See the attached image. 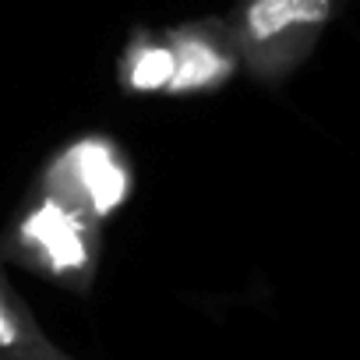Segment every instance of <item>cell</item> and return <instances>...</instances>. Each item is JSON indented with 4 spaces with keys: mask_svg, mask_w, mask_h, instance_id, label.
I'll use <instances>...</instances> for the list:
<instances>
[{
    "mask_svg": "<svg viewBox=\"0 0 360 360\" xmlns=\"http://www.w3.org/2000/svg\"><path fill=\"white\" fill-rule=\"evenodd\" d=\"M339 0H244L230 36L258 78H283L321 39Z\"/></svg>",
    "mask_w": 360,
    "mask_h": 360,
    "instance_id": "6da1fadb",
    "label": "cell"
},
{
    "mask_svg": "<svg viewBox=\"0 0 360 360\" xmlns=\"http://www.w3.org/2000/svg\"><path fill=\"white\" fill-rule=\"evenodd\" d=\"M53 184L60 202H68L71 209L103 219L110 216L131 191V173L127 166L117 159L113 145L103 138H82L75 141L53 166Z\"/></svg>",
    "mask_w": 360,
    "mask_h": 360,
    "instance_id": "7a4b0ae2",
    "label": "cell"
},
{
    "mask_svg": "<svg viewBox=\"0 0 360 360\" xmlns=\"http://www.w3.org/2000/svg\"><path fill=\"white\" fill-rule=\"evenodd\" d=\"M173 46V82L166 92H205L230 82L240 50L230 29H180L169 36Z\"/></svg>",
    "mask_w": 360,
    "mask_h": 360,
    "instance_id": "3957f363",
    "label": "cell"
},
{
    "mask_svg": "<svg viewBox=\"0 0 360 360\" xmlns=\"http://www.w3.org/2000/svg\"><path fill=\"white\" fill-rule=\"evenodd\" d=\"M85 223L89 216L71 209L60 198L39 202L25 223H22V240L25 248L53 272H78L89 262V240H85Z\"/></svg>",
    "mask_w": 360,
    "mask_h": 360,
    "instance_id": "277c9868",
    "label": "cell"
},
{
    "mask_svg": "<svg viewBox=\"0 0 360 360\" xmlns=\"http://www.w3.org/2000/svg\"><path fill=\"white\" fill-rule=\"evenodd\" d=\"M173 82V46L152 43V39H134V46L124 57V85L131 92H166Z\"/></svg>",
    "mask_w": 360,
    "mask_h": 360,
    "instance_id": "5b68a950",
    "label": "cell"
},
{
    "mask_svg": "<svg viewBox=\"0 0 360 360\" xmlns=\"http://www.w3.org/2000/svg\"><path fill=\"white\" fill-rule=\"evenodd\" d=\"M0 353L18 356V360L50 356L46 342L39 339L36 325L29 321L25 307L15 300V293L4 286V279H0Z\"/></svg>",
    "mask_w": 360,
    "mask_h": 360,
    "instance_id": "8992f818",
    "label": "cell"
}]
</instances>
